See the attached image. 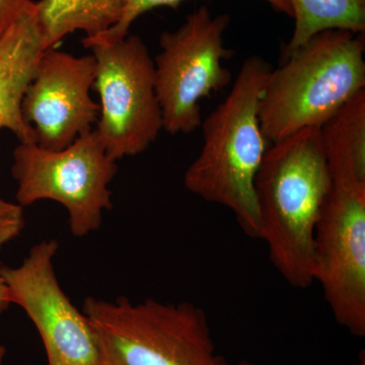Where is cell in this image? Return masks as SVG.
Returning a JSON list of instances; mask_svg holds the SVG:
<instances>
[{"instance_id":"obj_1","label":"cell","mask_w":365,"mask_h":365,"mask_svg":"<svg viewBox=\"0 0 365 365\" xmlns=\"http://www.w3.org/2000/svg\"><path fill=\"white\" fill-rule=\"evenodd\" d=\"M332 185L319 128L300 130L266 150L255 181L260 239L290 287L314 283V230Z\"/></svg>"},{"instance_id":"obj_2","label":"cell","mask_w":365,"mask_h":365,"mask_svg":"<svg viewBox=\"0 0 365 365\" xmlns=\"http://www.w3.org/2000/svg\"><path fill=\"white\" fill-rule=\"evenodd\" d=\"M271 71L260 56L245 60L227 98L201 124L202 150L184 177L190 192L230 209L255 239L261 237L255 181L267 150L259 105Z\"/></svg>"},{"instance_id":"obj_3","label":"cell","mask_w":365,"mask_h":365,"mask_svg":"<svg viewBox=\"0 0 365 365\" xmlns=\"http://www.w3.org/2000/svg\"><path fill=\"white\" fill-rule=\"evenodd\" d=\"M364 34L324 31L284 57L269 74L259 105L266 140L278 143L307 128H321L365 91Z\"/></svg>"},{"instance_id":"obj_4","label":"cell","mask_w":365,"mask_h":365,"mask_svg":"<svg viewBox=\"0 0 365 365\" xmlns=\"http://www.w3.org/2000/svg\"><path fill=\"white\" fill-rule=\"evenodd\" d=\"M90 321L102 365H230L216 350L207 316L192 302H132L90 297Z\"/></svg>"},{"instance_id":"obj_5","label":"cell","mask_w":365,"mask_h":365,"mask_svg":"<svg viewBox=\"0 0 365 365\" xmlns=\"http://www.w3.org/2000/svg\"><path fill=\"white\" fill-rule=\"evenodd\" d=\"M13 155L11 174L18 182L20 205L44 199L61 204L68 211L74 237H86L100 228L103 213L113 206L109 185L117 173V160L95 129L61 150L21 143Z\"/></svg>"},{"instance_id":"obj_6","label":"cell","mask_w":365,"mask_h":365,"mask_svg":"<svg viewBox=\"0 0 365 365\" xmlns=\"http://www.w3.org/2000/svg\"><path fill=\"white\" fill-rule=\"evenodd\" d=\"M83 44L97 63L93 88L100 96V114L95 130L115 160L143 153L163 129L148 47L138 36L118 41L85 37Z\"/></svg>"},{"instance_id":"obj_7","label":"cell","mask_w":365,"mask_h":365,"mask_svg":"<svg viewBox=\"0 0 365 365\" xmlns=\"http://www.w3.org/2000/svg\"><path fill=\"white\" fill-rule=\"evenodd\" d=\"M230 21L227 14L213 16L203 6L176 31L160 36L162 51L153 59L155 91L170 134L195 131L202 124L201 100L232 81V72L223 66L234 55L223 40Z\"/></svg>"},{"instance_id":"obj_8","label":"cell","mask_w":365,"mask_h":365,"mask_svg":"<svg viewBox=\"0 0 365 365\" xmlns=\"http://www.w3.org/2000/svg\"><path fill=\"white\" fill-rule=\"evenodd\" d=\"M314 282L334 318L365 336V188L333 182L314 235Z\"/></svg>"},{"instance_id":"obj_9","label":"cell","mask_w":365,"mask_h":365,"mask_svg":"<svg viewBox=\"0 0 365 365\" xmlns=\"http://www.w3.org/2000/svg\"><path fill=\"white\" fill-rule=\"evenodd\" d=\"M59 244L45 240L18 267L2 266L11 304L21 307L40 334L48 365H102L95 331L64 294L54 269Z\"/></svg>"},{"instance_id":"obj_10","label":"cell","mask_w":365,"mask_h":365,"mask_svg":"<svg viewBox=\"0 0 365 365\" xmlns=\"http://www.w3.org/2000/svg\"><path fill=\"white\" fill-rule=\"evenodd\" d=\"M96 69L93 54L74 56L51 49L41 57L21 103L24 119L40 148L63 150L97 123L100 105L91 96Z\"/></svg>"},{"instance_id":"obj_11","label":"cell","mask_w":365,"mask_h":365,"mask_svg":"<svg viewBox=\"0 0 365 365\" xmlns=\"http://www.w3.org/2000/svg\"><path fill=\"white\" fill-rule=\"evenodd\" d=\"M46 52L36 2L0 38V129L21 143H35L34 129L24 119L21 103Z\"/></svg>"},{"instance_id":"obj_12","label":"cell","mask_w":365,"mask_h":365,"mask_svg":"<svg viewBox=\"0 0 365 365\" xmlns=\"http://www.w3.org/2000/svg\"><path fill=\"white\" fill-rule=\"evenodd\" d=\"M319 133L333 182L365 188V91L329 118Z\"/></svg>"},{"instance_id":"obj_13","label":"cell","mask_w":365,"mask_h":365,"mask_svg":"<svg viewBox=\"0 0 365 365\" xmlns=\"http://www.w3.org/2000/svg\"><path fill=\"white\" fill-rule=\"evenodd\" d=\"M123 0H40L36 2L46 51L55 49L66 36L83 31L93 37L116 25Z\"/></svg>"},{"instance_id":"obj_14","label":"cell","mask_w":365,"mask_h":365,"mask_svg":"<svg viewBox=\"0 0 365 365\" xmlns=\"http://www.w3.org/2000/svg\"><path fill=\"white\" fill-rule=\"evenodd\" d=\"M294 19L284 57L317 34L328 30L365 32V0H289Z\"/></svg>"},{"instance_id":"obj_15","label":"cell","mask_w":365,"mask_h":365,"mask_svg":"<svg viewBox=\"0 0 365 365\" xmlns=\"http://www.w3.org/2000/svg\"><path fill=\"white\" fill-rule=\"evenodd\" d=\"M123 11L116 25L93 37L107 41L124 39L128 36L132 24L146 11L163 6L177 7L185 0H123ZM263 1L267 2L269 6H272L278 13L287 14L292 18L294 16L289 0H263Z\"/></svg>"},{"instance_id":"obj_16","label":"cell","mask_w":365,"mask_h":365,"mask_svg":"<svg viewBox=\"0 0 365 365\" xmlns=\"http://www.w3.org/2000/svg\"><path fill=\"white\" fill-rule=\"evenodd\" d=\"M25 227L23 206L0 199V250L20 235Z\"/></svg>"},{"instance_id":"obj_17","label":"cell","mask_w":365,"mask_h":365,"mask_svg":"<svg viewBox=\"0 0 365 365\" xmlns=\"http://www.w3.org/2000/svg\"><path fill=\"white\" fill-rule=\"evenodd\" d=\"M33 4L32 0H0V38Z\"/></svg>"},{"instance_id":"obj_18","label":"cell","mask_w":365,"mask_h":365,"mask_svg":"<svg viewBox=\"0 0 365 365\" xmlns=\"http://www.w3.org/2000/svg\"><path fill=\"white\" fill-rule=\"evenodd\" d=\"M2 266L4 265L0 263V316H1L11 304V302H9V292H7L6 283H4V277H2Z\"/></svg>"},{"instance_id":"obj_19","label":"cell","mask_w":365,"mask_h":365,"mask_svg":"<svg viewBox=\"0 0 365 365\" xmlns=\"http://www.w3.org/2000/svg\"><path fill=\"white\" fill-rule=\"evenodd\" d=\"M6 348L0 344V365H4V359H6Z\"/></svg>"},{"instance_id":"obj_20","label":"cell","mask_w":365,"mask_h":365,"mask_svg":"<svg viewBox=\"0 0 365 365\" xmlns=\"http://www.w3.org/2000/svg\"><path fill=\"white\" fill-rule=\"evenodd\" d=\"M359 365H365L364 351H362V353H361V356H360Z\"/></svg>"},{"instance_id":"obj_21","label":"cell","mask_w":365,"mask_h":365,"mask_svg":"<svg viewBox=\"0 0 365 365\" xmlns=\"http://www.w3.org/2000/svg\"><path fill=\"white\" fill-rule=\"evenodd\" d=\"M237 365H253L252 364H250L249 361H247V360H242V361L240 362Z\"/></svg>"}]
</instances>
